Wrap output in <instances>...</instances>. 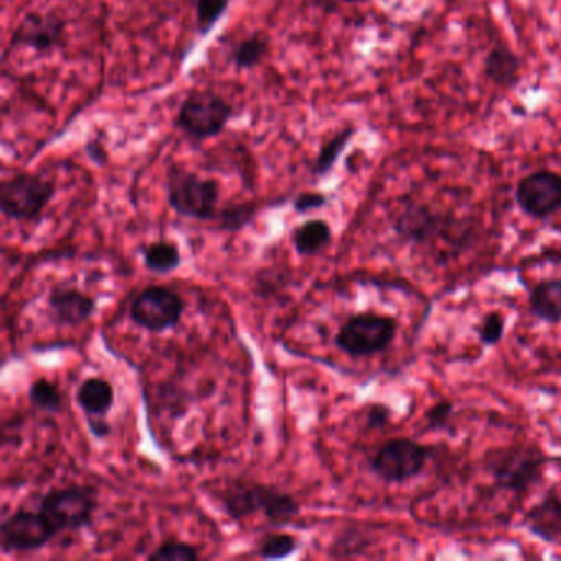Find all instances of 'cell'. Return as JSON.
I'll return each instance as SVG.
<instances>
[{
    "instance_id": "6da1fadb",
    "label": "cell",
    "mask_w": 561,
    "mask_h": 561,
    "mask_svg": "<svg viewBox=\"0 0 561 561\" xmlns=\"http://www.w3.org/2000/svg\"><path fill=\"white\" fill-rule=\"evenodd\" d=\"M165 190L167 202L176 215L196 221H215L218 216L221 190L216 180L173 163L167 170Z\"/></svg>"
},
{
    "instance_id": "7a4b0ae2",
    "label": "cell",
    "mask_w": 561,
    "mask_h": 561,
    "mask_svg": "<svg viewBox=\"0 0 561 561\" xmlns=\"http://www.w3.org/2000/svg\"><path fill=\"white\" fill-rule=\"evenodd\" d=\"M545 461L547 458L540 449L511 446L489 451L484 458V469L499 488L524 494L541 478Z\"/></svg>"
},
{
    "instance_id": "3957f363",
    "label": "cell",
    "mask_w": 561,
    "mask_h": 561,
    "mask_svg": "<svg viewBox=\"0 0 561 561\" xmlns=\"http://www.w3.org/2000/svg\"><path fill=\"white\" fill-rule=\"evenodd\" d=\"M54 183L37 173H18L0 185V208L5 218L19 222H38L55 198Z\"/></svg>"
},
{
    "instance_id": "277c9868",
    "label": "cell",
    "mask_w": 561,
    "mask_h": 561,
    "mask_svg": "<svg viewBox=\"0 0 561 561\" xmlns=\"http://www.w3.org/2000/svg\"><path fill=\"white\" fill-rule=\"evenodd\" d=\"M98 507H100L98 491L91 485L50 489L38 504V511L47 515L48 520L60 534L80 531L90 527Z\"/></svg>"
},
{
    "instance_id": "5b68a950",
    "label": "cell",
    "mask_w": 561,
    "mask_h": 561,
    "mask_svg": "<svg viewBox=\"0 0 561 561\" xmlns=\"http://www.w3.org/2000/svg\"><path fill=\"white\" fill-rule=\"evenodd\" d=\"M396 318L386 314L360 313L341 324L334 343L351 357H369L382 353L397 336Z\"/></svg>"
},
{
    "instance_id": "8992f818",
    "label": "cell",
    "mask_w": 561,
    "mask_h": 561,
    "mask_svg": "<svg viewBox=\"0 0 561 561\" xmlns=\"http://www.w3.org/2000/svg\"><path fill=\"white\" fill-rule=\"evenodd\" d=\"M232 116L234 110L225 98L213 91H195L180 106L176 126L193 139H211L225 130Z\"/></svg>"
},
{
    "instance_id": "52a82bcc",
    "label": "cell",
    "mask_w": 561,
    "mask_h": 561,
    "mask_svg": "<svg viewBox=\"0 0 561 561\" xmlns=\"http://www.w3.org/2000/svg\"><path fill=\"white\" fill-rule=\"evenodd\" d=\"M428 461V448L412 438H390L370 458V471L387 484L416 478Z\"/></svg>"
},
{
    "instance_id": "ba28073f",
    "label": "cell",
    "mask_w": 561,
    "mask_h": 561,
    "mask_svg": "<svg viewBox=\"0 0 561 561\" xmlns=\"http://www.w3.org/2000/svg\"><path fill=\"white\" fill-rule=\"evenodd\" d=\"M185 301L175 290L162 285L144 288L130 305V320L140 330L159 334L173 330L182 321Z\"/></svg>"
},
{
    "instance_id": "9c48e42d",
    "label": "cell",
    "mask_w": 561,
    "mask_h": 561,
    "mask_svg": "<svg viewBox=\"0 0 561 561\" xmlns=\"http://www.w3.org/2000/svg\"><path fill=\"white\" fill-rule=\"evenodd\" d=\"M60 531L41 511L14 512L2 522L0 538L5 553H31L47 547Z\"/></svg>"
},
{
    "instance_id": "30bf717a",
    "label": "cell",
    "mask_w": 561,
    "mask_h": 561,
    "mask_svg": "<svg viewBox=\"0 0 561 561\" xmlns=\"http://www.w3.org/2000/svg\"><path fill=\"white\" fill-rule=\"evenodd\" d=\"M515 202L530 218H550L561 209V173L547 169L528 173L517 183Z\"/></svg>"
},
{
    "instance_id": "8fae6325",
    "label": "cell",
    "mask_w": 561,
    "mask_h": 561,
    "mask_svg": "<svg viewBox=\"0 0 561 561\" xmlns=\"http://www.w3.org/2000/svg\"><path fill=\"white\" fill-rule=\"evenodd\" d=\"M456 228H458L456 222L433 211L428 205H423V203H410L393 221L396 234L412 244H425L442 234L455 232Z\"/></svg>"
},
{
    "instance_id": "7c38bea8",
    "label": "cell",
    "mask_w": 561,
    "mask_h": 561,
    "mask_svg": "<svg viewBox=\"0 0 561 561\" xmlns=\"http://www.w3.org/2000/svg\"><path fill=\"white\" fill-rule=\"evenodd\" d=\"M65 28L67 24L57 14L28 12L15 27L11 44L12 47L28 48L37 54H50L64 47Z\"/></svg>"
},
{
    "instance_id": "4fadbf2b",
    "label": "cell",
    "mask_w": 561,
    "mask_h": 561,
    "mask_svg": "<svg viewBox=\"0 0 561 561\" xmlns=\"http://www.w3.org/2000/svg\"><path fill=\"white\" fill-rule=\"evenodd\" d=\"M48 317L57 327L77 328L88 323L98 310V298L68 284L51 287L47 297Z\"/></svg>"
},
{
    "instance_id": "5bb4252c",
    "label": "cell",
    "mask_w": 561,
    "mask_h": 561,
    "mask_svg": "<svg viewBox=\"0 0 561 561\" xmlns=\"http://www.w3.org/2000/svg\"><path fill=\"white\" fill-rule=\"evenodd\" d=\"M267 488L268 484L238 478L225 485L218 499L231 520L242 522L262 512Z\"/></svg>"
},
{
    "instance_id": "9a60e30c",
    "label": "cell",
    "mask_w": 561,
    "mask_h": 561,
    "mask_svg": "<svg viewBox=\"0 0 561 561\" xmlns=\"http://www.w3.org/2000/svg\"><path fill=\"white\" fill-rule=\"evenodd\" d=\"M484 75L495 87L512 90L520 83V57L505 45H497V47L491 48L485 57Z\"/></svg>"
},
{
    "instance_id": "2e32d148",
    "label": "cell",
    "mask_w": 561,
    "mask_h": 561,
    "mask_svg": "<svg viewBox=\"0 0 561 561\" xmlns=\"http://www.w3.org/2000/svg\"><path fill=\"white\" fill-rule=\"evenodd\" d=\"M531 314L547 323H561V278H547L528 287Z\"/></svg>"
},
{
    "instance_id": "e0dca14e",
    "label": "cell",
    "mask_w": 561,
    "mask_h": 561,
    "mask_svg": "<svg viewBox=\"0 0 561 561\" xmlns=\"http://www.w3.org/2000/svg\"><path fill=\"white\" fill-rule=\"evenodd\" d=\"M525 524L537 537L547 541L557 540L561 535V497L545 495L527 512Z\"/></svg>"
},
{
    "instance_id": "ac0fdd59",
    "label": "cell",
    "mask_w": 561,
    "mask_h": 561,
    "mask_svg": "<svg viewBox=\"0 0 561 561\" xmlns=\"http://www.w3.org/2000/svg\"><path fill=\"white\" fill-rule=\"evenodd\" d=\"M116 393L114 387L106 379L90 377L84 380L77 390V403L83 410L87 419L90 416H103L113 410Z\"/></svg>"
},
{
    "instance_id": "d6986e66",
    "label": "cell",
    "mask_w": 561,
    "mask_h": 561,
    "mask_svg": "<svg viewBox=\"0 0 561 561\" xmlns=\"http://www.w3.org/2000/svg\"><path fill=\"white\" fill-rule=\"evenodd\" d=\"M333 241L331 226L323 219H310L295 229L291 244L301 257H313L328 248Z\"/></svg>"
},
{
    "instance_id": "ffe728a7",
    "label": "cell",
    "mask_w": 561,
    "mask_h": 561,
    "mask_svg": "<svg viewBox=\"0 0 561 561\" xmlns=\"http://www.w3.org/2000/svg\"><path fill=\"white\" fill-rule=\"evenodd\" d=\"M300 502L294 495L268 484L264 508H262V514L268 524L274 527H287L300 515Z\"/></svg>"
},
{
    "instance_id": "44dd1931",
    "label": "cell",
    "mask_w": 561,
    "mask_h": 561,
    "mask_svg": "<svg viewBox=\"0 0 561 561\" xmlns=\"http://www.w3.org/2000/svg\"><path fill=\"white\" fill-rule=\"evenodd\" d=\"M144 267L152 274L169 275L182 265V252L173 241H156L142 248Z\"/></svg>"
},
{
    "instance_id": "7402d4cb",
    "label": "cell",
    "mask_w": 561,
    "mask_h": 561,
    "mask_svg": "<svg viewBox=\"0 0 561 561\" xmlns=\"http://www.w3.org/2000/svg\"><path fill=\"white\" fill-rule=\"evenodd\" d=\"M354 134H356L354 127H346V129L334 134V136L321 147L317 160H314L313 175L324 176L333 170V167L336 165L337 160H340L341 153L344 152L347 144L353 139Z\"/></svg>"
},
{
    "instance_id": "603a6c76",
    "label": "cell",
    "mask_w": 561,
    "mask_h": 561,
    "mask_svg": "<svg viewBox=\"0 0 561 561\" xmlns=\"http://www.w3.org/2000/svg\"><path fill=\"white\" fill-rule=\"evenodd\" d=\"M271 42L265 35L255 34L252 37L244 38L239 42L231 51V60L236 67L245 70V68H254L264 60L268 54Z\"/></svg>"
},
{
    "instance_id": "cb8c5ba5",
    "label": "cell",
    "mask_w": 561,
    "mask_h": 561,
    "mask_svg": "<svg viewBox=\"0 0 561 561\" xmlns=\"http://www.w3.org/2000/svg\"><path fill=\"white\" fill-rule=\"evenodd\" d=\"M28 400L35 409L58 415L64 412V396L60 387L48 379H38L28 389Z\"/></svg>"
},
{
    "instance_id": "d4e9b609",
    "label": "cell",
    "mask_w": 561,
    "mask_h": 561,
    "mask_svg": "<svg viewBox=\"0 0 561 561\" xmlns=\"http://www.w3.org/2000/svg\"><path fill=\"white\" fill-rule=\"evenodd\" d=\"M300 543L301 541L295 535L275 531V534L264 535L255 551L264 560H284L294 554L300 548Z\"/></svg>"
},
{
    "instance_id": "484cf974",
    "label": "cell",
    "mask_w": 561,
    "mask_h": 561,
    "mask_svg": "<svg viewBox=\"0 0 561 561\" xmlns=\"http://www.w3.org/2000/svg\"><path fill=\"white\" fill-rule=\"evenodd\" d=\"M257 215V205L255 203H236V205L226 206L225 209L218 211L216 221H219V228L222 231L238 232L251 225Z\"/></svg>"
},
{
    "instance_id": "4316f807",
    "label": "cell",
    "mask_w": 561,
    "mask_h": 561,
    "mask_svg": "<svg viewBox=\"0 0 561 561\" xmlns=\"http://www.w3.org/2000/svg\"><path fill=\"white\" fill-rule=\"evenodd\" d=\"M199 558V548L186 541L169 540L153 548L147 554L150 561H196Z\"/></svg>"
},
{
    "instance_id": "83f0119b",
    "label": "cell",
    "mask_w": 561,
    "mask_h": 561,
    "mask_svg": "<svg viewBox=\"0 0 561 561\" xmlns=\"http://www.w3.org/2000/svg\"><path fill=\"white\" fill-rule=\"evenodd\" d=\"M228 5L229 0H196V22H198L199 34H209L228 11Z\"/></svg>"
},
{
    "instance_id": "f1b7e54d",
    "label": "cell",
    "mask_w": 561,
    "mask_h": 561,
    "mask_svg": "<svg viewBox=\"0 0 561 561\" xmlns=\"http://www.w3.org/2000/svg\"><path fill=\"white\" fill-rule=\"evenodd\" d=\"M505 333V318L501 313H491L482 320L479 328V341L484 346H495L501 343Z\"/></svg>"
},
{
    "instance_id": "f546056e",
    "label": "cell",
    "mask_w": 561,
    "mask_h": 561,
    "mask_svg": "<svg viewBox=\"0 0 561 561\" xmlns=\"http://www.w3.org/2000/svg\"><path fill=\"white\" fill-rule=\"evenodd\" d=\"M453 413H455V405L449 400L436 403L426 413V426L430 430H442L448 426L451 422Z\"/></svg>"
},
{
    "instance_id": "4dcf8cb0",
    "label": "cell",
    "mask_w": 561,
    "mask_h": 561,
    "mask_svg": "<svg viewBox=\"0 0 561 561\" xmlns=\"http://www.w3.org/2000/svg\"><path fill=\"white\" fill-rule=\"evenodd\" d=\"M328 205V196L320 192H305L300 193L294 199V209L298 215H307L310 211L324 208Z\"/></svg>"
},
{
    "instance_id": "1f68e13d",
    "label": "cell",
    "mask_w": 561,
    "mask_h": 561,
    "mask_svg": "<svg viewBox=\"0 0 561 561\" xmlns=\"http://www.w3.org/2000/svg\"><path fill=\"white\" fill-rule=\"evenodd\" d=\"M390 410L382 403H374L366 413V423L369 428H383L389 423Z\"/></svg>"
},
{
    "instance_id": "d6a6232c",
    "label": "cell",
    "mask_w": 561,
    "mask_h": 561,
    "mask_svg": "<svg viewBox=\"0 0 561 561\" xmlns=\"http://www.w3.org/2000/svg\"><path fill=\"white\" fill-rule=\"evenodd\" d=\"M87 422L94 438L106 439L111 435V425L103 416H90Z\"/></svg>"
},
{
    "instance_id": "836d02e7",
    "label": "cell",
    "mask_w": 561,
    "mask_h": 561,
    "mask_svg": "<svg viewBox=\"0 0 561 561\" xmlns=\"http://www.w3.org/2000/svg\"><path fill=\"white\" fill-rule=\"evenodd\" d=\"M341 2H346V4H357V2H364V0H341Z\"/></svg>"
}]
</instances>
